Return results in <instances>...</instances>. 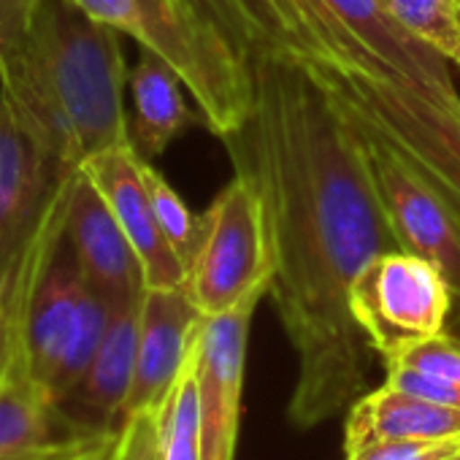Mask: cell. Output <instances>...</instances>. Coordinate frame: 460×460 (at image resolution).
<instances>
[{"mask_svg":"<svg viewBox=\"0 0 460 460\" xmlns=\"http://www.w3.org/2000/svg\"><path fill=\"white\" fill-rule=\"evenodd\" d=\"M252 79V111L222 136L234 168L266 208L274 298L298 374L288 403L309 430L349 409L371 387L376 358L349 290L379 252L398 250L352 125L298 66L236 47Z\"/></svg>","mask_w":460,"mask_h":460,"instance_id":"6da1fadb","label":"cell"},{"mask_svg":"<svg viewBox=\"0 0 460 460\" xmlns=\"http://www.w3.org/2000/svg\"><path fill=\"white\" fill-rule=\"evenodd\" d=\"M119 31L74 0H41L25 44L0 63V101L66 171L130 144Z\"/></svg>","mask_w":460,"mask_h":460,"instance_id":"7a4b0ae2","label":"cell"},{"mask_svg":"<svg viewBox=\"0 0 460 460\" xmlns=\"http://www.w3.org/2000/svg\"><path fill=\"white\" fill-rule=\"evenodd\" d=\"M234 47L288 63H328L398 82L447 111L460 93L436 49L406 33L385 0H190Z\"/></svg>","mask_w":460,"mask_h":460,"instance_id":"3957f363","label":"cell"},{"mask_svg":"<svg viewBox=\"0 0 460 460\" xmlns=\"http://www.w3.org/2000/svg\"><path fill=\"white\" fill-rule=\"evenodd\" d=\"M93 20L136 39L165 60L190 90L200 122L217 136L244 125L252 79L244 58L190 0H74Z\"/></svg>","mask_w":460,"mask_h":460,"instance_id":"277c9868","label":"cell"},{"mask_svg":"<svg viewBox=\"0 0 460 460\" xmlns=\"http://www.w3.org/2000/svg\"><path fill=\"white\" fill-rule=\"evenodd\" d=\"M304 68L333 106L382 138L460 219V111L360 71L328 63H293Z\"/></svg>","mask_w":460,"mask_h":460,"instance_id":"5b68a950","label":"cell"},{"mask_svg":"<svg viewBox=\"0 0 460 460\" xmlns=\"http://www.w3.org/2000/svg\"><path fill=\"white\" fill-rule=\"evenodd\" d=\"M203 242L187 269L184 288L198 312L211 317L271 285L274 255L263 198L247 173L236 171L203 211Z\"/></svg>","mask_w":460,"mask_h":460,"instance_id":"8992f818","label":"cell"},{"mask_svg":"<svg viewBox=\"0 0 460 460\" xmlns=\"http://www.w3.org/2000/svg\"><path fill=\"white\" fill-rule=\"evenodd\" d=\"M452 304L447 277L430 261L403 250L371 258L349 290L352 314L382 366L406 347L447 331Z\"/></svg>","mask_w":460,"mask_h":460,"instance_id":"52a82bcc","label":"cell"},{"mask_svg":"<svg viewBox=\"0 0 460 460\" xmlns=\"http://www.w3.org/2000/svg\"><path fill=\"white\" fill-rule=\"evenodd\" d=\"M269 290L271 285H263L242 298L234 309L200 317L195 331L192 360L198 379L203 460H236L250 328Z\"/></svg>","mask_w":460,"mask_h":460,"instance_id":"ba28073f","label":"cell"},{"mask_svg":"<svg viewBox=\"0 0 460 460\" xmlns=\"http://www.w3.org/2000/svg\"><path fill=\"white\" fill-rule=\"evenodd\" d=\"M347 122L363 144L368 173L395 234L398 250L430 261L452 288V309L460 306V219L420 176H414L403 160L390 152L382 138L352 119Z\"/></svg>","mask_w":460,"mask_h":460,"instance_id":"9c48e42d","label":"cell"},{"mask_svg":"<svg viewBox=\"0 0 460 460\" xmlns=\"http://www.w3.org/2000/svg\"><path fill=\"white\" fill-rule=\"evenodd\" d=\"M71 173L76 171L58 165L0 101V282L39 234Z\"/></svg>","mask_w":460,"mask_h":460,"instance_id":"30bf717a","label":"cell"},{"mask_svg":"<svg viewBox=\"0 0 460 460\" xmlns=\"http://www.w3.org/2000/svg\"><path fill=\"white\" fill-rule=\"evenodd\" d=\"M66 236L76 252L87 282L109 301V306L141 298L144 271L141 261L117 222L109 200L95 181L79 168L71 179L66 203Z\"/></svg>","mask_w":460,"mask_h":460,"instance_id":"8fae6325","label":"cell"},{"mask_svg":"<svg viewBox=\"0 0 460 460\" xmlns=\"http://www.w3.org/2000/svg\"><path fill=\"white\" fill-rule=\"evenodd\" d=\"M84 173L109 200L117 222L122 225L128 242L133 244L146 288H181L187 282V269L176 250L168 244L157 222L149 190L141 176V155L133 141L106 149L87 160Z\"/></svg>","mask_w":460,"mask_h":460,"instance_id":"7c38bea8","label":"cell"},{"mask_svg":"<svg viewBox=\"0 0 460 460\" xmlns=\"http://www.w3.org/2000/svg\"><path fill=\"white\" fill-rule=\"evenodd\" d=\"M200 317L203 314L192 304L184 285L144 290L136 374L125 403V414L155 409L165 401L179 371L190 358Z\"/></svg>","mask_w":460,"mask_h":460,"instance_id":"4fadbf2b","label":"cell"},{"mask_svg":"<svg viewBox=\"0 0 460 460\" xmlns=\"http://www.w3.org/2000/svg\"><path fill=\"white\" fill-rule=\"evenodd\" d=\"M141 298L111 306L106 333L87 374L60 401L63 411L87 430L114 433L125 414V403L136 374Z\"/></svg>","mask_w":460,"mask_h":460,"instance_id":"5bb4252c","label":"cell"},{"mask_svg":"<svg viewBox=\"0 0 460 460\" xmlns=\"http://www.w3.org/2000/svg\"><path fill=\"white\" fill-rule=\"evenodd\" d=\"M103 436L76 425L20 360L0 382V460H25Z\"/></svg>","mask_w":460,"mask_h":460,"instance_id":"9a60e30c","label":"cell"},{"mask_svg":"<svg viewBox=\"0 0 460 460\" xmlns=\"http://www.w3.org/2000/svg\"><path fill=\"white\" fill-rule=\"evenodd\" d=\"M460 436V411L425 401L393 385L368 390L347 409L344 455L376 441Z\"/></svg>","mask_w":460,"mask_h":460,"instance_id":"2e32d148","label":"cell"},{"mask_svg":"<svg viewBox=\"0 0 460 460\" xmlns=\"http://www.w3.org/2000/svg\"><path fill=\"white\" fill-rule=\"evenodd\" d=\"M130 90L136 109L130 141L144 160L163 155L171 141L184 133V128L200 119V114H195L184 101L181 90L187 87L179 74L146 49H141V58L130 74Z\"/></svg>","mask_w":460,"mask_h":460,"instance_id":"e0dca14e","label":"cell"},{"mask_svg":"<svg viewBox=\"0 0 460 460\" xmlns=\"http://www.w3.org/2000/svg\"><path fill=\"white\" fill-rule=\"evenodd\" d=\"M398 25L460 71V0H385Z\"/></svg>","mask_w":460,"mask_h":460,"instance_id":"ac0fdd59","label":"cell"},{"mask_svg":"<svg viewBox=\"0 0 460 460\" xmlns=\"http://www.w3.org/2000/svg\"><path fill=\"white\" fill-rule=\"evenodd\" d=\"M163 460H203L200 455V414H198V379L192 349L179 371L163 406Z\"/></svg>","mask_w":460,"mask_h":460,"instance_id":"d6986e66","label":"cell"},{"mask_svg":"<svg viewBox=\"0 0 460 460\" xmlns=\"http://www.w3.org/2000/svg\"><path fill=\"white\" fill-rule=\"evenodd\" d=\"M141 176H144V184L149 190L157 222L163 227L168 244L176 250V255L181 258L184 269H190V263L195 261V255L200 250V242H203V230H206L203 214L200 217L192 214L190 206L181 200V195L144 157H141Z\"/></svg>","mask_w":460,"mask_h":460,"instance_id":"ffe728a7","label":"cell"},{"mask_svg":"<svg viewBox=\"0 0 460 460\" xmlns=\"http://www.w3.org/2000/svg\"><path fill=\"white\" fill-rule=\"evenodd\" d=\"M160 406L125 414L111 436V444L103 460H163Z\"/></svg>","mask_w":460,"mask_h":460,"instance_id":"44dd1931","label":"cell"},{"mask_svg":"<svg viewBox=\"0 0 460 460\" xmlns=\"http://www.w3.org/2000/svg\"><path fill=\"white\" fill-rule=\"evenodd\" d=\"M387 366H406L436 379L460 382V339L449 331H441L430 339L406 347L401 355L385 363V368Z\"/></svg>","mask_w":460,"mask_h":460,"instance_id":"7402d4cb","label":"cell"},{"mask_svg":"<svg viewBox=\"0 0 460 460\" xmlns=\"http://www.w3.org/2000/svg\"><path fill=\"white\" fill-rule=\"evenodd\" d=\"M455 457H460V436L376 441L344 455V460H455Z\"/></svg>","mask_w":460,"mask_h":460,"instance_id":"603a6c76","label":"cell"},{"mask_svg":"<svg viewBox=\"0 0 460 460\" xmlns=\"http://www.w3.org/2000/svg\"><path fill=\"white\" fill-rule=\"evenodd\" d=\"M385 382L398 387V390H406L411 395H420L425 401H433V403H441L447 409L460 411V382L436 379V376L420 374V371L406 368V366H387Z\"/></svg>","mask_w":460,"mask_h":460,"instance_id":"cb8c5ba5","label":"cell"},{"mask_svg":"<svg viewBox=\"0 0 460 460\" xmlns=\"http://www.w3.org/2000/svg\"><path fill=\"white\" fill-rule=\"evenodd\" d=\"M39 6L41 0H0V63L25 44Z\"/></svg>","mask_w":460,"mask_h":460,"instance_id":"d4e9b609","label":"cell"},{"mask_svg":"<svg viewBox=\"0 0 460 460\" xmlns=\"http://www.w3.org/2000/svg\"><path fill=\"white\" fill-rule=\"evenodd\" d=\"M111 436L114 433L90 436V438H82V441H74L68 447H60V449L44 452V455H33L25 460H103V455L111 444Z\"/></svg>","mask_w":460,"mask_h":460,"instance_id":"484cf974","label":"cell"},{"mask_svg":"<svg viewBox=\"0 0 460 460\" xmlns=\"http://www.w3.org/2000/svg\"><path fill=\"white\" fill-rule=\"evenodd\" d=\"M17 363H20V347H17L14 323H12V314L4 304V296H0V382L12 374V368Z\"/></svg>","mask_w":460,"mask_h":460,"instance_id":"4316f807","label":"cell"},{"mask_svg":"<svg viewBox=\"0 0 460 460\" xmlns=\"http://www.w3.org/2000/svg\"><path fill=\"white\" fill-rule=\"evenodd\" d=\"M447 331H449V333H455V336L460 339V306H455V309H452L449 323H447Z\"/></svg>","mask_w":460,"mask_h":460,"instance_id":"83f0119b","label":"cell"},{"mask_svg":"<svg viewBox=\"0 0 460 460\" xmlns=\"http://www.w3.org/2000/svg\"><path fill=\"white\" fill-rule=\"evenodd\" d=\"M455 460H460V457H455Z\"/></svg>","mask_w":460,"mask_h":460,"instance_id":"f1b7e54d","label":"cell"}]
</instances>
